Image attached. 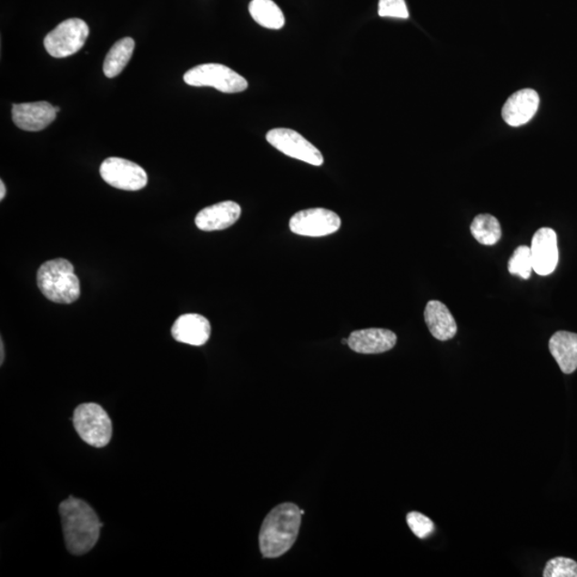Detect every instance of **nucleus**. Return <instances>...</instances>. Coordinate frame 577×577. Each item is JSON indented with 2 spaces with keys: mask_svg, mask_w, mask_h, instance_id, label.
<instances>
[{
  "mask_svg": "<svg viewBox=\"0 0 577 577\" xmlns=\"http://www.w3.org/2000/svg\"><path fill=\"white\" fill-rule=\"evenodd\" d=\"M59 513L67 551L77 556L87 554L99 540L103 526L94 509L70 496L60 503Z\"/></svg>",
  "mask_w": 577,
  "mask_h": 577,
  "instance_id": "f257e3e1",
  "label": "nucleus"
},
{
  "mask_svg": "<svg viewBox=\"0 0 577 577\" xmlns=\"http://www.w3.org/2000/svg\"><path fill=\"white\" fill-rule=\"evenodd\" d=\"M302 515V511L292 502L280 503L267 515L259 535L263 557L278 558L292 548L299 536Z\"/></svg>",
  "mask_w": 577,
  "mask_h": 577,
  "instance_id": "f03ea898",
  "label": "nucleus"
},
{
  "mask_svg": "<svg viewBox=\"0 0 577 577\" xmlns=\"http://www.w3.org/2000/svg\"><path fill=\"white\" fill-rule=\"evenodd\" d=\"M36 284L43 296L57 304H72L81 297V284L75 267L66 259L42 264L36 273Z\"/></svg>",
  "mask_w": 577,
  "mask_h": 577,
  "instance_id": "7ed1b4c3",
  "label": "nucleus"
},
{
  "mask_svg": "<svg viewBox=\"0 0 577 577\" xmlns=\"http://www.w3.org/2000/svg\"><path fill=\"white\" fill-rule=\"evenodd\" d=\"M73 423L79 437L90 446L106 447L112 440V420L99 404L79 405L75 410Z\"/></svg>",
  "mask_w": 577,
  "mask_h": 577,
  "instance_id": "20e7f679",
  "label": "nucleus"
},
{
  "mask_svg": "<svg viewBox=\"0 0 577 577\" xmlns=\"http://www.w3.org/2000/svg\"><path fill=\"white\" fill-rule=\"evenodd\" d=\"M183 79L193 87H212L224 94H238L248 88L247 79L230 67L219 64L195 66L184 75Z\"/></svg>",
  "mask_w": 577,
  "mask_h": 577,
  "instance_id": "39448f33",
  "label": "nucleus"
},
{
  "mask_svg": "<svg viewBox=\"0 0 577 577\" xmlns=\"http://www.w3.org/2000/svg\"><path fill=\"white\" fill-rule=\"evenodd\" d=\"M89 33L87 24L81 18H69L46 36V50L55 58L72 56L82 50Z\"/></svg>",
  "mask_w": 577,
  "mask_h": 577,
  "instance_id": "423d86ee",
  "label": "nucleus"
},
{
  "mask_svg": "<svg viewBox=\"0 0 577 577\" xmlns=\"http://www.w3.org/2000/svg\"><path fill=\"white\" fill-rule=\"evenodd\" d=\"M267 140L275 149L299 161L314 166H321L324 163L320 150L290 128H274L268 132Z\"/></svg>",
  "mask_w": 577,
  "mask_h": 577,
  "instance_id": "0eeeda50",
  "label": "nucleus"
},
{
  "mask_svg": "<svg viewBox=\"0 0 577 577\" xmlns=\"http://www.w3.org/2000/svg\"><path fill=\"white\" fill-rule=\"evenodd\" d=\"M100 174L110 187L131 192L143 189L148 183V176L143 167L120 157L106 158L101 165Z\"/></svg>",
  "mask_w": 577,
  "mask_h": 577,
  "instance_id": "6e6552de",
  "label": "nucleus"
},
{
  "mask_svg": "<svg viewBox=\"0 0 577 577\" xmlns=\"http://www.w3.org/2000/svg\"><path fill=\"white\" fill-rule=\"evenodd\" d=\"M290 230L296 235L311 238L329 236L339 230L341 219L327 208H309L297 213L290 219Z\"/></svg>",
  "mask_w": 577,
  "mask_h": 577,
  "instance_id": "1a4fd4ad",
  "label": "nucleus"
},
{
  "mask_svg": "<svg viewBox=\"0 0 577 577\" xmlns=\"http://www.w3.org/2000/svg\"><path fill=\"white\" fill-rule=\"evenodd\" d=\"M531 251L533 271L540 276L554 272L560 259L556 232L546 227L539 229L532 238Z\"/></svg>",
  "mask_w": 577,
  "mask_h": 577,
  "instance_id": "9d476101",
  "label": "nucleus"
},
{
  "mask_svg": "<svg viewBox=\"0 0 577 577\" xmlns=\"http://www.w3.org/2000/svg\"><path fill=\"white\" fill-rule=\"evenodd\" d=\"M56 116L55 106L46 101L15 104L12 107V120L17 127L27 132L45 130Z\"/></svg>",
  "mask_w": 577,
  "mask_h": 577,
  "instance_id": "9b49d317",
  "label": "nucleus"
},
{
  "mask_svg": "<svg viewBox=\"0 0 577 577\" xmlns=\"http://www.w3.org/2000/svg\"><path fill=\"white\" fill-rule=\"evenodd\" d=\"M540 97L537 91L521 89L513 94L502 107V119L506 124L518 127L528 124L538 112Z\"/></svg>",
  "mask_w": 577,
  "mask_h": 577,
  "instance_id": "f8f14e48",
  "label": "nucleus"
},
{
  "mask_svg": "<svg viewBox=\"0 0 577 577\" xmlns=\"http://www.w3.org/2000/svg\"><path fill=\"white\" fill-rule=\"evenodd\" d=\"M352 351L360 354H380L390 351L396 346L394 331L383 329L355 330L348 339Z\"/></svg>",
  "mask_w": 577,
  "mask_h": 577,
  "instance_id": "ddd939ff",
  "label": "nucleus"
},
{
  "mask_svg": "<svg viewBox=\"0 0 577 577\" xmlns=\"http://www.w3.org/2000/svg\"><path fill=\"white\" fill-rule=\"evenodd\" d=\"M241 207L235 201H223L205 208L195 218V224L202 231H218L229 228L241 217Z\"/></svg>",
  "mask_w": 577,
  "mask_h": 577,
  "instance_id": "4468645a",
  "label": "nucleus"
},
{
  "mask_svg": "<svg viewBox=\"0 0 577 577\" xmlns=\"http://www.w3.org/2000/svg\"><path fill=\"white\" fill-rule=\"evenodd\" d=\"M171 334L177 342L201 347L210 339L211 324L207 318L197 314L183 315L177 319Z\"/></svg>",
  "mask_w": 577,
  "mask_h": 577,
  "instance_id": "2eb2a0df",
  "label": "nucleus"
},
{
  "mask_svg": "<svg viewBox=\"0 0 577 577\" xmlns=\"http://www.w3.org/2000/svg\"><path fill=\"white\" fill-rule=\"evenodd\" d=\"M425 321L430 333L435 339L447 341L453 339L458 331L456 320L447 309V306L440 300H430L425 309Z\"/></svg>",
  "mask_w": 577,
  "mask_h": 577,
  "instance_id": "dca6fc26",
  "label": "nucleus"
},
{
  "mask_svg": "<svg viewBox=\"0 0 577 577\" xmlns=\"http://www.w3.org/2000/svg\"><path fill=\"white\" fill-rule=\"evenodd\" d=\"M550 352L564 374L577 369V334L560 330L552 336L549 342Z\"/></svg>",
  "mask_w": 577,
  "mask_h": 577,
  "instance_id": "f3484780",
  "label": "nucleus"
},
{
  "mask_svg": "<svg viewBox=\"0 0 577 577\" xmlns=\"http://www.w3.org/2000/svg\"><path fill=\"white\" fill-rule=\"evenodd\" d=\"M134 48L135 41L128 36L115 43L104 60V75L108 78L118 76L131 60Z\"/></svg>",
  "mask_w": 577,
  "mask_h": 577,
  "instance_id": "a211bd4d",
  "label": "nucleus"
},
{
  "mask_svg": "<svg viewBox=\"0 0 577 577\" xmlns=\"http://www.w3.org/2000/svg\"><path fill=\"white\" fill-rule=\"evenodd\" d=\"M249 14L256 23L268 29H281L285 26V15L273 0H251Z\"/></svg>",
  "mask_w": 577,
  "mask_h": 577,
  "instance_id": "6ab92c4d",
  "label": "nucleus"
},
{
  "mask_svg": "<svg viewBox=\"0 0 577 577\" xmlns=\"http://www.w3.org/2000/svg\"><path fill=\"white\" fill-rule=\"evenodd\" d=\"M471 232L476 241L486 247H492L500 241L501 238V227L499 219L491 214L478 215L472 220Z\"/></svg>",
  "mask_w": 577,
  "mask_h": 577,
  "instance_id": "aec40b11",
  "label": "nucleus"
},
{
  "mask_svg": "<svg viewBox=\"0 0 577 577\" xmlns=\"http://www.w3.org/2000/svg\"><path fill=\"white\" fill-rule=\"evenodd\" d=\"M509 272L518 275L521 278L528 279L533 271L531 248L521 245L514 250L508 262Z\"/></svg>",
  "mask_w": 577,
  "mask_h": 577,
  "instance_id": "412c9836",
  "label": "nucleus"
},
{
  "mask_svg": "<svg viewBox=\"0 0 577 577\" xmlns=\"http://www.w3.org/2000/svg\"><path fill=\"white\" fill-rule=\"evenodd\" d=\"M544 577H577V562L567 557H555L546 562Z\"/></svg>",
  "mask_w": 577,
  "mask_h": 577,
  "instance_id": "4be33fe9",
  "label": "nucleus"
},
{
  "mask_svg": "<svg viewBox=\"0 0 577 577\" xmlns=\"http://www.w3.org/2000/svg\"><path fill=\"white\" fill-rule=\"evenodd\" d=\"M407 521L410 531L420 539H426L431 536L435 531L433 521L420 512H410Z\"/></svg>",
  "mask_w": 577,
  "mask_h": 577,
  "instance_id": "5701e85b",
  "label": "nucleus"
},
{
  "mask_svg": "<svg viewBox=\"0 0 577 577\" xmlns=\"http://www.w3.org/2000/svg\"><path fill=\"white\" fill-rule=\"evenodd\" d=\"M379 15L380 17H394L407 20L410 17L405 0H380Z\"/></svg>",
  "mask_w": 577,
  "mask_h": 577,
  "instance_id": "b1692460",
  "label": "nucleus"
},
{
  "mask_svg": "<svg viewBox=\"0 0 577 577\" xmlns=\"http://www.w3.org/2000/svg\"><path fill=\"white\" fill-rule=\"evenodd\" d=\"M5 192H7V190H5V183L2 181L0 182V199L4 200Z\"/></svg>",
  "mask_w": 577,
  "mask_h": 577,
  "instance_id": "393cba45",
  "label": "nucleus"
},
{
  "mask_svg": "<svg viewBox=\"0 0 577 577\" xmlns=\"http://www.w3.org/2000/svg\"><path fill=\"white\" fill-rule=\"evenodd\" d=\"M0 352H2V356H0V363H4V359H5V348H4V341L2 339V341H0Z\"/></svg>",
  "mask_w": 577,
  "mask_h": 577,
  "instance_id": "a878e982",
  "label": "nucleus"
},
{
  "mask_svg": "<svg viewBox=\"0 0 577 577\" xmlns=\"http://www.w3.org/2000/svg\"><path fill=\"white\" fill-rule=\"evenodd\" d=\"M349 340L348 339H342V343L343 345H348Z\"/></svg>",
  "mask_w": 577,
  "mask_h": 577,
  "instance_id": "bb28decb",
  "label": "nucleus"
},
{
  "mask_svg": "<svg viewBox=\"0 0 577 577\" xmlns=\"http://www.w3.org/2000/svg\"><path fill=\"white\" fill-rule=\"evenodd\" d=\"M55 110H56V113L58 114L60 112V107L56 106L55 107Z\"/></svg>",
  "mask_w": 577,
  "mask_h": 577,
  "instance_id": "cd10ccee",
  "label": "nucleus"
}]
</instances>
